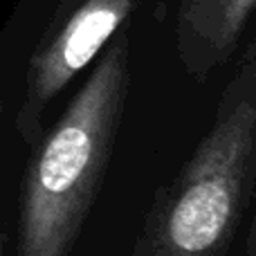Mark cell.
Here are the masks:
<instances>
[{
    "mask_svg": "<svg viewBox=\"0 0 256 256\" xmlns=\"http://www.w3.org/2000/svg\"><path fill=\"white\" fill-rule=\"evenodd\" d=\"M256 176V43L250 40L207 135L148 212L135 256H227Z\"/></svg>",
    "mask_w": 256,
    "mask_h": 256,
    "instance_id": "cell-1",
    "label": "cell"
},
{
    "mask_svg": "<svg viewBox=\"0 0 256 256\" xmlns=\"http://www.w3.org/2000/svg\"><path fill=\"white\" fill-rule=\"evenodd\" d=\"M128 38L110 45L45 135L20 194L16 256H68L94 202L122 122Z\"/></svg>",
    "mask_w": 256,
    "mask_h": 256,
    "instance_id": "cell-2",
    "label": "cell"
},
{
    "mask_svg": "<svg viewBox=\"0 0 256 256\" xmlns=\"http://www.w3.org/2000/svg\"><path fill=\"white\" fill-rule=\"evenodd\" d=\"M135 9V0H81L34 52L16 128L27 142L38 130L40 112L99 56Z\"/></svg>",
    "mask_w": 256,
    "mask_h": 256,
    "instance_id": "cell-3",
    "label": "cell"
},
{
    "mask_svg": "<svg viewBox=\"0 0 256 256\" xmlns=\"http://www.w3.org/2000/svg\"><path fill=\"white\" fill-rule=\"evenodd\" d=\"M256 0H178V54L194 79H207L238 48Z\"/></svg>",
    "mask_w": 256,
    "mask_h": 256,
    "instance_id": "cell-4",
    "label": "cell"
},
{
    "mask_svg": "<svg viewBox=\"0 0 256 256\" xmlns=\"http://www.w3.org/2000/svg\"><path fill=\"white\" fill-rule=\"evenodd\" d=\"M4 245H7V238L0 234V256H2V252H4Z\"/></svg>",
    "mask_w": 256,
    "mask_h": 256,
    "instance_id": "cell-5",
    "label": "cell"
}]
</instances>
